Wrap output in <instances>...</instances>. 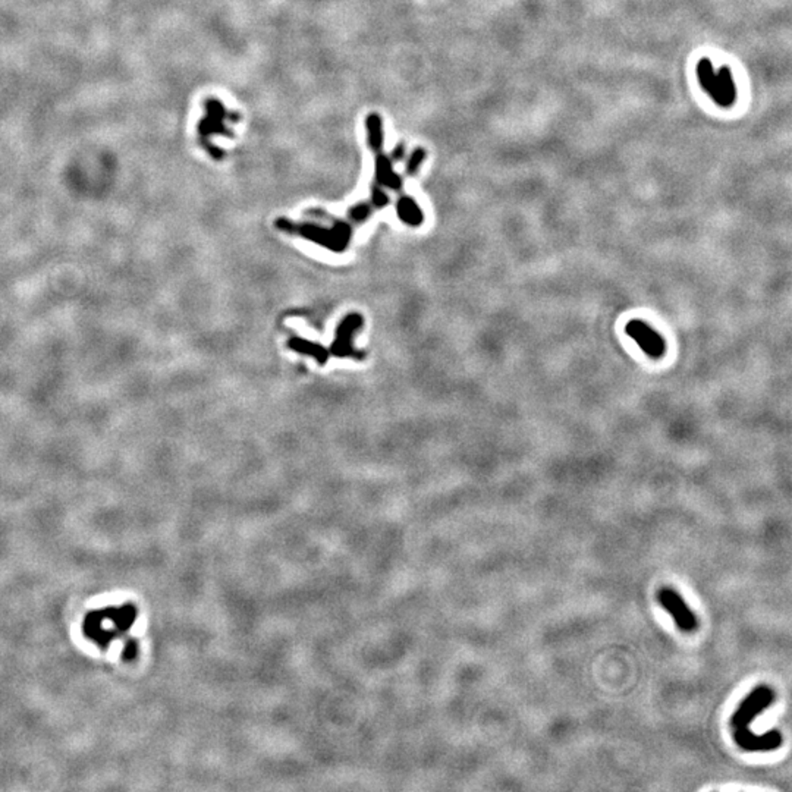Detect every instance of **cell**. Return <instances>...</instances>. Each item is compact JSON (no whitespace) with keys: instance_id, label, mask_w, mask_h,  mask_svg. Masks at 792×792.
I'll use <instances>...</instances> for the list:
<instances>
[{"instance_id":"obj_11","label":"cell","mask_w":792,"mask_h":792,"mask_svg":"<svg viewBox=\"0 0 792 792\" xmlns=\"http://www.w3.org/2000/svg\"><path fill=\"white\" fill-rule=\"evenodd\" d=\"M370 213H371V207L369 204H357L355 207H352L351 211H349L351 217L355 222L366 221L367 217L370 216Z\"/></svg>"},{"instance_id":"obj_12","label":"cell","mask_w":792,"mask_h":792,"mask_svg":"<svg viewBox=\"0 0 792 792\" xmlns=\"http://www.w3.org/2000/svg\"><path fill=\"white\" fill-rule=\"evenodd\" d=\"M371 191H373V199H371V200H373V204H374L376 207H379V209H380V207H386V204L389 203V197L384 193V191H381V185H380V186H379V185H373Z\"/></svg>"},{"instance_id":"obj_2","label":"cell","mask_w":792,"mask_h":792,"mask_svg":"<svg viewBox=\"0 0 792 792\" xmlns=\"http://www.w3.org/2000/svg\"><path fill=\"white\" fill-rule=\"evenodd\" d=\"M204 118L199 124V134L201 143H206L211 135H224V136H234L232 131L226 128L225 121H238L239 116L232 115L228 112L225 106L216 99H207L204 101Z\"/></svg>"},{"instance_id":"obj_10","label":"cell","mask_w":792,"mask_h":792,"mask_svg":"<svg viewBox=\"0 0 792 792\" xmlns=\"http://www.w3.org/2000/svg\"><path fill=\"white\" fill-rule=\"evenodd\" d=\"M426 156H427L426 150H424L423 147H417V149L411 153V156H409V159L406 160V168H405V169H406V175L414 176V175L418 172L420 166L423 165V161H424Z\"/></svg>"},{"instance_id":"obj_3","label":"cell","mask_w":792,"mask_h":792,"mask_svg":"<svg viewBox=\"0 0 792 792\" xmlns=\"http://www.w3.org/2000/svg\"><path fill=\"white\" fill-rule=\"evenodd\" d=\"M658 600L661 606L671 613L682 633L696 631L697 618L686 603V600L678 594V591L671 587H663L658 593Z\"/></svg>"},{"instance_id":"obj_9","label":"cell","mask_w":792,"mask_h":792,"mask_svg":"<svg viewBox=\"0 0 792 792\" xmlns=\"http://www.w3.org/2000/svg\"><path fill=\"white\" fill-rule=\"evenodd\" d=\"M291 348L298 351V352H304V354H311L314 357L319 360L320 364H324L327 360V352L320 348L319 345H313L310 342H306L303 339H292L291 341Z\"/></svg>"},{"instance_id":"obj_7","label":"cell","mask_w":792,"mask_h":792,"mask_svg":"<svg viewBox=\"0 0 792 792\" xmlns=\"http://www.w3.org/2000/svg\"><path fill=\"white\" fill-rule=\"evenodd\" d=\"M396 210H398L401 221H403L408 225L417 226L423 222V213H421L418 204L413 199L401 197L399 201L396 203Z\"/></svg>"},{"instance_id":"obj_13","label":"cell","mask_w":792,"mask_h":792,"mask_svg":"<svg viewBox=\"0 0 792 792\" xmlns=\"http://www.w3.org/2000/svg\"><path fill=\"white\" fill-rule=\"evenodd\" d=\"M405 159V146L403 144H398L395 147V150L391 154V160L392 161H401Z\"/></svg>"},{"instance_id":"obj_8","label":"cell","mask_w":792,"mask_h":792,"mask_svg":"<svg viewBox=\"0 0 792 792\" xmlns=\"http://www.w3.org/2000/svg\"><path fill=\"white\" fill-rule=\"evenodd\" d=\"M630 334L637 338L638 344L651 355H661L662 351H665V342H662L661 336L658 334H653V336H644L638 321H634V324L630 326Z\"/></svg>"},{"instance_id":"obj_1","label":"cell","mask_w":792,"mask_h":792,"mask_svg":"<svg viewBox=\"0 0 792 792\" xmlns=\"http://www.w3.org/2000/svg\"><path fill=\"white\" fill-rule=\"evenodd\" d=\"M776 696L775 691L769 686H758L756 687L738 706L736 712L731 718V728L732 731H746L750 729V725L754 718H757L764 710L771 707L775 701Z\"/></svg>"},{"instance_id":"obj_5","label":"cell","mask_w":792,"mask_h":792,"mask_svg":"<svg viewBox=\"0 0 792 792\" xmlns=\"http://www.w3.org/2000/svg\"><path fill=\"white\" fill-rule=\"evenodd\" d=\"M392 160L391 157H388L384 153H377L376 157V182L379 185H384L388 186L394 191H401L402 188V179L399 175H396L394 172L392 168Z\"/></svg>"},{"instance_id":"obj_6","label":"cell","mask_w":792,"mask_h":792,"mask_svg":"<svg viewBox=\"0 0 792 792\" xmlns=\"http://www.w3.org/2000/svg\"><path fill=\"white\" fill-rule=\"evenodd\" d=\"M366 128H367L369 149H371L376 153H380L381 149H384V141H385L384 121H381L380 115L370 114L366 119Z\"/></svg>"},{"instance_id":"obj_4","label":"cell","mask_w":792,"mask_h":792,"mask_svg":"<svg viewBox=\"0 0 792 792\" xmlns=\"http://www.w3.org/2000/svg\"><path fill=\"white\" fill-rule=\"evenodd\" d=\"M733 740L740 748L754 753V751H772L782 746L783 736L778 729H772L764 733H754L751 729L733 731Z\"/></svg>"}]
</instances>
